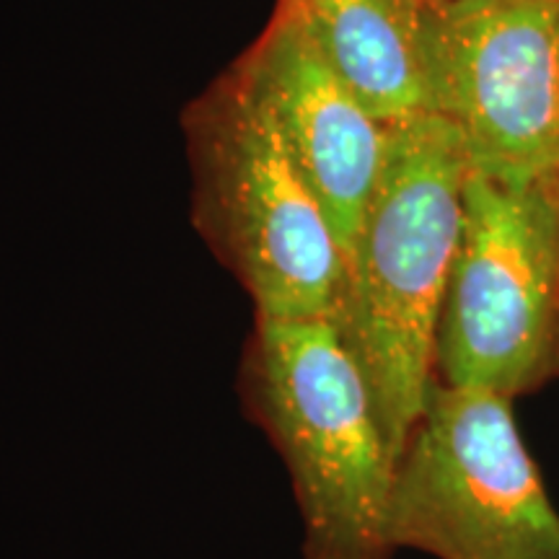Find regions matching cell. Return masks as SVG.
<instances>
[{"label": "cell", "instance_id": "cell-1", "mask_svg": "<svg viewBox=\"0 0 559 559\" xmlns=\"http://www.w3.org/2000/svg\"><path fill=\"white\" fill-rule=\"evenodd\" d=\"M469 153L456 124H389L386 156L332 321L358 360L396 466L436 386V345L456 257Z\"/></svg>", "mask_w": 559, "mask_h": 559}, {"label": "cell", "instance_id": "cell-2", "mask_svg": "<svg viewBox=\"0 0 559 559\" xmlns=\"http://www.w3.org/2000/svg\"><path fill=\"white\" fill-rule=\"evenodd\" d=\"M251 386L296 487L306 559H389L396 461L332 317H260Z\"/></svg>", "mask_w": 559, "mask_h": 559}, {"label": "cell", "instance_id": "cell-3", "mask_svg": "<svg viewBox=\"0 0 559 559\" xmlns=\"http://www.w3.org/2000/svg\"><path fill=\"white\" fill-rule=\"evenodd\" d=\"M198 223L264 319L332 317L345 260L283 138L230 68L187 111Z\"/></svg>", "mask_w": 559, "mask_h": 559}, {"label": "cell", "instance_id": "cell-4", "mask_svg": "<svg viewBox=\"0 0 559 559\" xmlns=\"http://www.w3.org/2000/svg\"><path fill=\"white\" fill-rule=\"evenodd\" d=\"M445 386L515 396L559 373V181L472 171L438 324Z\"/></svg>", "mask_w": 559, "mask_h": 559}, {"label": "cell", "instance_id": "cell-5", "mask_svg": "<svg viewBox=\"0 0 559 559\" xmlns=\"http://www.w3.org/2000/svg\"><path fill=\"white\" fill-rule=\"evenodd\" d=\"M391 544L438 559H559V513L513 400L436 381L396 466Z\"/></svg>", "mask_w": 559, "mask_h": 559}, {"label": "cell", "instance_id": "cell-6", "mask_svg": "<svg viewBox=\"0 0 559 559\" xmlns=\"http://www.w3.org/2000/svg\"><path fill=\"white\" fill-rule=\"evenodd\" d=\"M440 115L472 171L506 185L555 179L559 0H440Z\"/></svg>", "mask_w": 559, "mask_h": 559}, {"label": "cell", "instance_id": "cell-7", "mask_svg": "<svg viewBox=\"0 0 559 559\" xmlns=\"http://www.w3.org/2000/svg\"><path fill=\"white\" fill-rule=\"evenodd\" d=\"M234 70L267 109L347 260L379 185L389 124L358 99L280 5Z\"/></svg>", "mask_w": 559, "mask_h": 559}, {"label": "cell", "instance_id": "cell-8", "mask_svg": "<svg viewBox=\"0 0 559 559\" xmlns=\"http://www.w3.org/2000/svg\"><path fill=\"white\" fill-rule=\"evenodd\" d=\"M383 124L440 115V0H277Z\"/></svg>", "mask_w": 559, "mask_h": 559}, {"label": "cell", "instance_id": "cell-9", "mask_svg": "<svg viewBox=\"0 0 559 559\" xmlns=\"http://www.w3.org/2000/svg\"><path fill=\"white\" fill-rule=\"evenodd\" d=\"M555 179L559 181V128H557V166H555Z\"/></svg>", "mask_w": 559, "mask_h": 559}]
</instances>
